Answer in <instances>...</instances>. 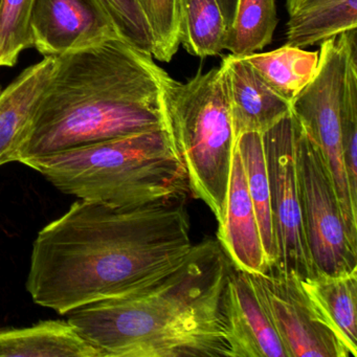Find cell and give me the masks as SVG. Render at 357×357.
I'll use <instances>...</instances> for the list:
<instances>
[{
	"label": "cell",
	"instance_id": "obj_6",
	"mask_svg": "<svg viewBox=\"0 0 357 357\" xmlns=\"http://www.w3.org/2000/svg\"><path fill=\"white\" fill-rule=\"evenodd\" d=\"M319 45L317 75L292 102L291 114L319 148L333 178L347 227L357 240V206L349 191L340 132V103L349 56L357 47L356 29Z\"/></svg>",
	"mask_w": 357,
	"mask_h": 357
},
{
	"label": "cell",
	"instance_id": "obj_24",
	"mask_svg": "<svg viewBox=\"0 0 357 357\" xmlns=\"http://www.w3.org/2000/svg\"><path fill=\"white\" fill-rule=\"evenodd\" d=\"M35 0H0V68H13L31 45L30 20Z\"/></svg>",
	"mask_w": 357,
	"mask_h": 357
},
{
	"label": "cell",
	"instance_id": "obj_10",
	"mask_svg": "<svg viewBox=\"0 0 357 357\" xmlns=\"http://www.w3.org/2000/svg\"><path fill=\"white\" fill-rule=\"evenodd\" d=\"M30 35L31 45L43 57L124 38L102 0H35Z\"/></svg>",
	"mask_w": 357,
	"mask_h": 357
},
{
	"label": "cell",
	"instance_id": "obj_20",
	"mask_svg": "<svg viewBox=\"0 0 357 357\" xmlns=\"http://www.w3.org/2000/svg\"><path fill=\"white\" fill-rule=\"evenodd\" d=\"M277 24L275 0H238L225 50L240 58L258 53L271 45Z\"/></svg>",
	"mask_w": 357,
	"mask_h": 357
},
{
	"label": "cell",
	"instance_id": "obj_9",
	"mask_svg": "<svg viewBox=\"0 0 357 357\" xmlns=\"http://www.w3.org/2000/svg\"><path fill=\"white\" fill-rule=\"evenodd\" d=\"M250 275L289 357H352L317 312L300 279L275 271Z\"/></svg>",
	"mask_w": 357,
	"mask_h": 357
},
{
	"label": "cell",
	"instance_id": "obj_13",
	"mask_svg": "<svg viewBox=\"0 0 357 357\" xmlns=\"http://www.w3.org/2000/svg\"><path fill=\"white\" fill-rule=\"evenodd\" d=\"M218 225L219 243L234 267L252 275L268 271L256 210L236 146L225 216Z\"/></svg>",
	"mask_w": 357,
	"mask_h": 357
},
{
	"label": "cell",
	"instance_id": "obj_7",
	"mask_svg": "<svg viewBox=\"0 0 357 357\" xmlns=\"http://www.w3.org/2000/svg\"><path fill=\"white\" fill-rule=\"evenodd\" d=\"M296 162L303 227L314 273L340 275L357 269V240L347 227L333 178L319 148L296 120Z\"/></svg>",
	"mask_w": 357,
	"mask_h": 357
},
{
	"label": "cell",
	"instance_id": "obj_26",
	"mask_svg": "<svg viewBox=\"0 0 357 357\" xmlns=\"http://www.w3.org/2000/svg\"><path fill=\"white\" fill-rule=\"evenodd\" d=\"M217 1H218L219 7H220L227 31V29L231 26V22H233L238 0H217Z\"/></svg>",
	"mask_w": 357,
	"mask_h": 357
},
{
	"label": "cell",
	"instance_id": "obj_16",
	"mask_svg": "<svg viewBox=\"0 0 357 357\" xmlns=\"http://www.w3.org/2000/svg\"><path fill=\"white\" fill-rule=\"evenodd\" d=\"M317 312L357 356V269L340 275L317 273L300 280Z\"/></svg>",
	"mask_w": 357,
	"mask_h": 357
},
{
	"label": "cell",
	"instance_id": "obj_23",
	"mask_svg": "<svg viewBox=\"0 0 357 357\" xmlns=\"http://www.w3.org/2000/svg\"><path fill=\"white\" fill-rule=\"evenodd\" d=\"M342 155L353 204L357 206V49L349 56L340 103Z\"/></svg>",
	"mask_w": 357,
	"mask_h": 357
},
{
	"label": "cell",
	"instance_id": "obj_11",
	"mask_svg": "<svg viewBox=\"0 0 357 357\" xmlns=\"http://www.w3.org/2000/svg\"><path fill=\"white\" fill-rule=\"evenodd\" d=\"M227 357H289L250 273L231 266L223 298Z\"/></svg>",
	"mask_w": 357,
	"mask_h": 357
},
{
	"label": "cell",
	"instance_id": "obj_22",
	"mask_svg": "<svg viewBox=\"0 0 357 357\" xmlns=\"http://www.w3.org/2000/svg\"><path fill=\"white\" fill-rule=\"evenodd\" d=\"M151 39V54L170 62L181 45V8L178 0H135Z\"/></svg>",
	"mask_w": 357,
	"mask_h": 357
},
{
	"label": "cell",
	"instance_id": "obj_5",
	"mask_svg": "<svg viewBox=\"0 0 357 357\" xmlns=\"http://www.w3.org/2000/svg\"><path fill=\"white\" fill-rule=\"evenodd\" d=\"M160 100L165 128L185 168L190 191L220 223L236 146L220 66L197 73L187 82L166 73Z\"/></svg>",
	"mask_w": 357,
	"mask_h": 357
},
{
	"label": "cell",
	"instance_id": "obj_3",
	"mask_svg": "<svg viewBox=\"0 0 357 357\" xmlns=\"http://www.w3.org/2000/svg\"><path fill=\"white\" fill-rule=\"evenodd\" d=\"M165 74L124 38L57 56L15 162L162 128Z\"/></svg>",
	"mask_w": 357,
	"mask_h": 357
},
{
	"label": "cell",
	"instance_id": "obj_14",
	"mask_svg": "<svg viewBox=\"0 0 357 357\" xmlns=\"http://www.w3.org/2000/svg\"><path fill=\"white\" fill-rule=\"evenodd\" d=\"M56 66V57H45L29 66L0 91V167L15 162L22 143Z\"/></svg>",
	"mask_w": 357,
	"mask_h": 357
},
{
	"label": "cell",
	"instance_id": "obj_2",
	"mask_svg": "<svg viewBox=\"0 0 357 357\" xmlns=\"http://www.w3.org/2000/svg\"><path fill=\"white\" fill-rule=\"evenodd\" d=\"M231 266L218 240L204 239L147 285L75 309L68 321L105 357H227Z\"/></svg>",
	"mask_w": 357,
	"mask_h": 357
},
{
	"label": "cell",
	"instance_id": "obj_21",
	"mask_svg": "<svg viewBox=\"0 0 357 357\" xmlns=\"http://www.w3.org/2000/svg\"><path fill=\"white\" fill-rule=\"evenodd\" d=\"M227 26L217 0H183L181 45L196 57L220 55Z\"/></svg>",
	"mask_w": 357,
	"mask_h": 357
},
{
	"label": "cell",
	"instance_id": "obj_18",
	"mask_svg": "<svg viewBox=\"0 0 357 357\" xmlns=\"http://www.w3.org/2000/svg\"><path fill=\"white\" fill-rule=\"evenodd\" d=\"M236 148L243 165L248 192L256 210L268 271H271L277 259V248L262 133H244L236 141Z\"/></svg>",
	"mask_w": 357,
	"mask_h": 357
},
{
	"label": "cell",
	"instance_id": "obj_25",
	"mask_svg": "<svg viewBox=\"0 0 357 357\" xmlns=\"http://www.w3.org/2000/svg\"><path fill=\"white\" fill-rule=\"evenodd\" d=\"M332 1L335 0H287L286 6H287L288 15L290 16L298 12L332 3Z\"/></svg>",
	"mask_w": 357,
	"mask_h": 357
},
{
	"label": "cell",
	"instance_id": "obj_1",
	"mask_svg": "<svg viewBox=\"0 0 357 357\" xmlns=\"http://www.w3.org/2000/svg\"><path fill=\"white\" fill-rule=\"evenodd\" d=\"M185 198L135 206L79 200L33 243L26 290L59 314L135 291L191 250Z\"/></svg>",
	"mask_w": 357,
	"mask_h": 357
},
{
	"label": "cell",
	"instance_id": "obj_4",
	"mask_svg": "<svg viewBox=\"0 0 357 357\" xmlns=\"http://www.w3.org/2000/svg\"><path fill=\"white\" fill-rule=\"evenodd\" d=\"M20 164L40 173L62 193L108 206L179 199L190 190L185 168L165 127Z\"/></svg>",
	"mask_w": 357,
	"mask_h": 357
},
{
	"label": "cell",
	"instance_id": "obj_27",
	"mask_svg": "<svg viewBox=\"0 0 357 357\" xmlns=\"http://www.w3.org/2000/svg\"><path fill=\"white\" fill-rule=\"evenodd\" d=\"M181 3H183V0H178L179 8H181Z\"/></svg>",
	"mask_w": 357,
	"mask_h": 357
},
{
	"label": "cell",
	"instance_id": "obj_12",
	"mask_svg": "<svg viewBox=\"0 0 357 357\" xmlns=\"http://www.w3.org/2000/svg\"><path fill=\"white\" fill-rule=\"evenodd\" d=\"M220 68L236 141L244 133H264L291 114V104L279 97L245 58L225 56Z\"/></svg>",
	"mask_w": 357,
	"mask_h": 357
},
{
	"label": "cell",
	"instance_id": "obj_15",
	"mask_svg": "<svg viewBox=\"0 0 357 357\" xmlns=\"http://www.w3.org/2000/svg\"><path fill=\"white\" fill-rule=\"evenodd\" d=\"M13 356L105 357L68 319L0 330V357Z\"/></svg>",
	"mask_w": 357,
	"mask_h": 357
},
{
	"label": "cell",
	"instance_id": "obj_8",
	"mask_svg": "<svg viewBox=\"0 0 357 357\" xmlns=\"http://www.w3.org/2000/svg\"><path fill=\"white\" fill-rule=\"evenodd\" d=\"M277 259L268 271L303 280L314 273L305 237L296 162L292 114L262 133Z\"/></svg>",
	"mask_w": 357,
	"mask_h": 357
},
{
	"label": "cell",
	"instance_id": "obj_28",
	"mask_svg": "<svg viewBox=\"0 0 357 357\" xmlns=\"http://www.w3.org/2000/svg\"><path fill=\"white\" fill-rule=\"evenodd\" d=\"M0 91H1V89H0Z\"/></svg>",
	"mask_w": 357,
	"mask_h": 357
},
{
	"label": "cell",
	"instance_id": "obj_19",
	"mask_svg": "<svg viewBox=\"0 0 357 357\" xmlns=\"http://www.w3.org/2000/svg\"><path fill=\"white\" fill-rule=\"evenodd\" d=\"M357 28V0H335L289 16L285 45L305 49Z\"/></svg>",
	"mask_w": 357,
	"mask_h": 357
},
{
	"label": "cell",
	"instance_id": "obj_17",
	"mask_svg": "<svg viewBox=\"0 0 357 357\" xmlns=\"http://www.w3.org/2000/svg\"><path fill=\"white\" fill-rule=\"evenodd\" d=\"M262 80L282 99L291 104L314 79L319 68V52L288 47L245 57Z\"/></svg>",
	"mask_w": 357,
	"mask_h": 357
}]
</instances>
